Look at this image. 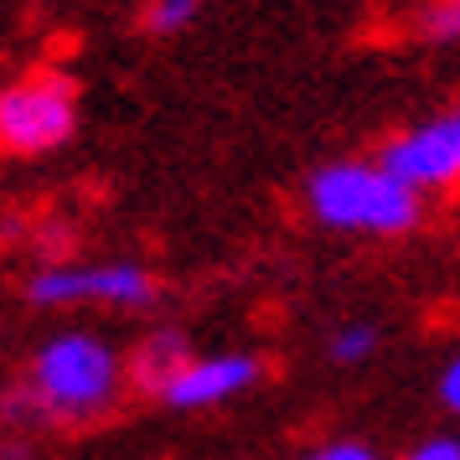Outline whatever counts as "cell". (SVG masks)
Wrapping results in <instances>:
<instances>
[{"mask_svg": "<svg viewBox=\"0 0 460 460\" xmlns=\"http://www.w3.org/2000/svg\"><path fill=\"white\" fill-rule=\"evenodd\" d=\"M125 383V357L93 332L47 336L26 367V388L42 409V424L52 429H84L93 419H104L119 403Z\"/></svg>", "mask_w": 460, "mask_h": 460, "instance_id": "obj_1", "label": "cell"}, {"mask_svg": "<svg viewBox=\"0 0 460 460\" xmlns=\"http://www.w3.org/2000/svg\"><path fill=\"white\" fill-rule=\"evenodd\" d=\"M305 208L321 228L332 233H373L394 238L419 223V191L403 187L383 161H332L311 171L305 181Z\"/></svg>", "mask_w": 460, "mask_h": 460, "instance_id": "obj_2", "label": "cell"}, {"mask_svg": "<svg viewBox=\"0 0 460 460\" xmlns=\"http://www.w3.org/2000/svg\"><path fill=\"white\" fill-rule=\"evenodd\" d=\"M78 129L73 78L37 67L16 84H0V155H47Z\"/></svg>", "mask_w": 460, "mask_h": 460, "instance_id": "obj_3", "label": "cell"}, {"mask_svg": "<svg viewBox=\"0 0 460 460\" xmlns=\"http://www.w3.org/2000/svg\"><path fill=\"white\" fill-rule=\"evenodd\" d=\"M26 300L37 311H73V305H109V311H150L161 300V285L135 259H104V264H42L26 274Z\"/></svg>", "mask_w": 460, "mask_h": 460, "instance_id": "obj_4", "label": "cell"}, {"mask_svg": "<svg viewBox=\"0 0 460 460\" xmlns=\"http://www.w3.org/2000/svg\"><path fill=\"white\" fill-rule=\"evenodd\" d=\"M383 166L394 171L403 187H414L419 197L460 187V119L445 114V119H429V125L394 135L383 146Z\"/></svg>", "mask_w": 460, "mask_h": 460, "instance_id": "obj_5", "label": "cell"}, {"mask_svg": "<svg viewBox=\"0 0 460 460\" xmlns=\"http://www.w3.org/2000/svg\"><path fill=\"white\" fill-rule=\"evenodd\" d=\"M259 377H264V362L253 352H202L166 383L161 403L166 409H181V414L187 409H217L228 398L249 394Z\"/></svg>", "mask_w": 460, "mask_h": 460, "instance_id": "obj_6", "label": "cell"}, {"mask_svg": "<svg viewBox=\"0 0 460 460\" xmlns=\"http://www.w3.org/2000/svg\"><path fill=\"white\" fill-rule=\"evenodd\" d=\"M191 357L197 352H191V341H187L181 326H155V332H146L140 341H135V352L125 357V373H129V383H135L140 394L161 398L166 383L187 367Z\"/></svg>", "mask_w": 460, "mask_h": 460, "instance_id": "obj_7", "label": "cell"}, {"mask_svg": "<svg viewBox=\"0 0 460 460\" xmlns=\"http://www.w3.org/2000/svg\"><path fill=\"white\" fill-rule=\"evenodd\" d=\"M414 26L429 42H460V0H424Z\"/></svg>", "mask_w": 460, "mask_h": 460, "instance_id": "obj_8", "label": "cell"}, {"mask_svg": "<svg viewBox=\"0 0 460 460\" xmlns=\"http://www.w3.org/2000/svg\"><path fill=\"white\" fill-rule=\"evenodd\" d=\"M373 352H377V326H367V321H347V326L332 336V357L341 362V367L367 362Z\"/></svg>", "mask_w": 460, "mask_h": 460, "instance_id": "obj_9", "label": "cell"}, {"mask_svg": "<svg viewBox=\"0 0 460 460\" xmlns=\"http://www.w3.org/2000/svg\"><path fill=\"white\" fill-rule=\"evenodd\" d=\"M191 16H197V0H150L146 5V31L171 37V31H181Z\"/></svg>", "mask_w": 460, "mask_h": 460, "instance_id": "obj_10", "label": "cell"}, {"mask_svg": "<svg viewBox=\"0 0 460 460\" xmlns=\"http://www.w3.org/2000/svg\"><path fill=\"white\" fill-rule=\"evenodd\" d=\"M403 460H460V439H450V435H435V439H419L414 450Z\"/></svg>", "mask_w": 460, "mask_h": 460, "instance_id": "obj_11", "label": "cell"}, {"mask_svg": "<svg viewBox=\"0 0 460 460\" xmlns=\"http://www.w3.org/2000/svg\"><path fill=\"white\" fill-rule=\"evenodd\" d=\"M439 403H445L450 414H460V357H450L445 373H439Z\"/></svg>", "mask_w": 460, "mask_h": 460, "instance_id": "obj_12", "label": "cell"}, {"mask_svg": "<svg viewBox=\"0 0 460 460\" xmlns=\"http://www.w3.org/2000/svg\"><path fill=\"white\" fill-rule=\"evenodd\" d=\"M321 456H326V460H383L373 445H362V439H332Z\"/></svg>", "mask_w": 460, "mask_h": 460, "instance_id": "obj_13", "label": "cell"}, {"mask_svg": "<svg viewBox=\"0 0 460 460\" xmlns=\"http://www.w3.org/2000/svg\"><path fill=\"white\" fill-rule=\"evenodd\" d=\"M0 460H37V450H31L26 435H11V439H0Z\"/></svg>", "mask_w": 460, "mask_h": 460, "instance_id": "obj_14", "label": "cell"}, {"mask_svg": "<svg viewBox=\"0 0 460 460\" xmlns=\"http://www.w3.org/2000/svg\"><path fill=\"white\" fill-rule=\"evenodd\" d=\"M305 460H326V456H321V450H315V456H305Z\"/></svg>", "mask_w": 460, "mask_h": 460, "instance_id": "obj_15", "label": "cell"}, {"mask_svg": "<svg viewBox=\"0 0 460 460\" xmlns=\"http://www.w3.org/2000/svg\"><path fill=\"white\" fill-rule=\"evenodd\" d=\"M456 119H460V109H456Z\"/></svg>", "mask_w": 460, "mask_h": 460, "instance_id": "obj_16", "label": "cell"}]
</instances>
